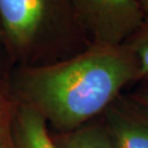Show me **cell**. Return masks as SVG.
Returning a JSON list of instances; mask_svg holds the SVG:
<instances>
[{
	"mask_svg": "<svg viewBox=\"0 0 148 148\" xmlns=\"http://www.w3.org/2000/svg\"><path fill=\"white\" fill-rule=\"evenodd\" d=\"M138 1H139V3L142 5L144 12L146 13V16L148 19V0H138Z\"/></svg>",
	"mask_w": 148,
	"mask_h": 148,
	"instance_id": "cell-9",
	"label": "cell"
},
{
	"mask_svg": "<svg viewBox=\"0 0 148 148\" xmlns=\"http://www.w3.org/2000/svg\"><path fill=\"white\" fill-rule=\"evenodd\" d=\"M0 41H1V32H0Z\"/></svg>",
	"mask_w": 148,
	"mask_h": 148,
	"instance_id": "cell-11",
	"label": "cell"
},
{
	"mask_svg": "<svg viewBox=\"0 0 148 148\" xmlns=\"http://www.w3.org/2000/svg\"><path fill=\"white\" fill-rule=\"evenodd\" d=\"M18 145L19 148H59L48 134L45 119L27 104L18 111Z\"/></svg>",
	"mask_w": 148,
	"mask_h": 148,
	"instance_id": "cell-5",
	"label": "cell"
},
{
	"mask_svg": "<svg viewBox=\"0 0 148 148\" xmlns=\"http://www.w3.org/2000/svg\"><path fill=\"white\" fill-rule=\"evenodd\" d=\"M139 79L138 60L127 46L89 45L69 58L25 66L16 89L23 104L71 132L103 113L124 87Z\"/></svg>",
	"mask_w": 148,
	"mask_h": 148,
	"instance_id": "cell-1",
	"label": "cell"
},
{
	"mask_svg": "<svg viewBox=\"0 0 148 148\" xmlns=\"http://www.w3.org/2000/svg\"><path fill=\"white\" fill-rule=\"evenodd\" d=\"M103 113L115 148H148V108L121 95Z\"/></svg>",
	"mask_w": 148,
	"mask_h": 148,
	"instance_id": "cell-4",
	"label": "cell"
},
{
	"mask_svg": "<svg viewBox=\"0 0 148 148\" xmlns=\"http://www.w3.org/2000/svg\"><path fill=\"white\" fill-rule=\"evenodd\" d=\"M73 5L89 45L122 46L147 20L138 0H73Z\"/></svg>",
	"mask_w": 148,
	"mask_h": 148,
	"instance_id": "cell-3",
	"label": "cell"
},
{
	"mask_svg": "<svg viewBox=\"0 0 148 148\" xmlns=\"http://www.w3.org/2000/svg\"><path fill=\"white\" fill-rule=\"evenodd\" d=\"M145 79L146 81L143 84V86L139 87L131 97L142 106L148 108V77H146Z\"/></svg>",
	"mask_w": 148,
	"mask_h": 148,
	"instance_id": "cell-8",
	"label": "cell"
},
{
	"mask_svg": "<svg viewBox=\"0 0 148 148\" xmlns=\"http://www.w3.org/2000/svg\"><path fill=\"white\" fill-rule=\"evenodd\" d=\"M59 148H115L104 125L86 124L66 134Z\"/></svg>",
	"mask_w": 148,
	"mask_h": 148,
	"instance_id": "cell-6",
	"label": "cell"
},
{
	"mask_svg": "<svg viewBox=\"0 0 148 148\" xmlns=\"http://www.w3.org/2000/svg\"><path fill=\"white\" fill-rule=\"evenodd\" d=\"M124 45L135 54L139 64L142 77H148V19Z\"/></svg>",
	"mask_w": 148,
	"mask_h": 148,
	"instance_id": "cell-7",
	"label": "cell"
},
{
	"mask_svg": "<svg viewBox=\"0 0 148 148\" xmlns=\"http://www.w3.org/2000/svg\"><path fill=\"white\" fill-rule=\"evenodd\" d=\"M1 41L36 66L85 51L89 44L75 16L73 0H0Z\"/></svg>",
	"mask_w": 148,
	"mask_h": 148,
	"instance_id": "cell-2",
	"label": "cell"
},
{
	"mask_svg": "<svg viewBox=\"0 0 148 148\" xmlns=\"http://www.w3.org/2000/svg\"><path fill=\"white\" fill-rule=\"evenodd\" d=\"M0 148H9L8 146H7L5 142L3 140V138H2V136H1V134H0Z\"/></svg>",
	"mask_w": 148,
	"mask_h": 148,
	"instance_id": "cell-10",
	"label": "cell"
}]
</instances>
